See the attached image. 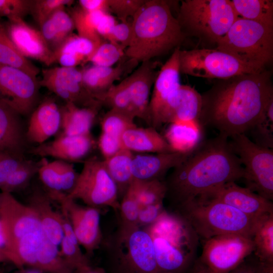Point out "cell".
<instances>
[{
    "label": "cell",
    "mask_w": 273,
    "mask_h": 273,
    "mask_svg": "<svg viewBox=\"0 0 273 273\" xmlns=\"http://www.w3.org/2000/svg\"><path fill=\"white\" fill-rule=\"evenodd\" d=\"M271 75L265 69L217 79L201 95L200 122L229 139L246 134L273 100Z\"/></svg>",
    "instance_id": "obj_1"
},
{
    "label": "cell",
    "mask_w": 273,
    "mask_h": 273,
    "mask_svg": "<svg viewBox=\"0 0 273 273\" xmlns=\"http://www.w3.org/2000/svg\"><path fill=\"white\" fill-rule=\"evenodd\" d=\"M244 169L229 144L218 134L203 141L164 180L173 208L225 183L243 178Z\"/></svg>",
    "instance_id": "obj_2"
},
{
    "label": "cell",
    "mask_w": 273,
    "mask_h": 273,
    "mask_svg": "<svg viewBox=\"0 0 273 273\" xmlns=\"http://www.w3.org/2000/svg\"><path fill=\"white\" fill-rule=\"evenodd\" d=\"M131 23V39L124 56L137 63L167 53L186 37L166 1L146 0Z\"/></svg>",
    "instance_id": "obj_3"
},
{
    "label": "cell",
    "mask_w": 273,
    "mask_h": 273,
    "mask_svg": "<svg viewBox=\"0 0 273 273\" xmlns=\"http://www.w3.org/2000/svg\"><path fill=\"white\" fill-rule=\"evenodd\" d=\"M171 212L186 221L204 241L230 234L252 239L263 216H251L219 201L200 196L173 208Z\"/></svg>",
    "instance_id": "obj_4"
},
{
    "label": "cell",
    "mask_w": 273,
    "mask_h": 273,
    "mask_svg": "<svg viewBox=\"0 0 273 273\" xmlns=\"http://www.w3.org/2000/svg\"><path fill=\"white\" fill-rule=\"evenodd\" d=\"M153 244L159 272L182 273L195 255L198 237L183 219L165 210L144 228Z\"/></svg>",
    "instance_id": "obj_5"
},
{
    "label": "cell",
    "mask_w": 273,
    "mask_h": 273,
    "mask_svg": "<svg viewBox=\"0 0 273 273\" xmlns=\"http://www.w3.org/2000/svg\"><path fill=\"white\" fill-rule=\"evenodd\" d=\"M105 248L108 273H159L153 242L144 228L119 224Z\"/></svg>",
    "instance_id": "obj_6"
},
{
    "label": "cell",
    "mask_w": 273,
    "mask_h": 273,
    "mask_svg": "<svg viewBox=\"0 0 273 273\" xmlns=\"http://www.w3.org/2000/svg\"><path fill=\"white\" fill-rule=\"evenodd\" d=\"M216 49L257 70L273 59V26L238 17Z\"/></svg>",
    "instance_id": "obj_7"
},
{
    "label": "cell",
    "mask_w": 273,
    "mask_h": 273,
    "mask_svg": "<svg viewBox=\"0 0 273 273\" xmlns=\"http://www.w3.org/2000/svg\"><path fill=\"white\" fill-rule=\"evenodd\" d=\"M238 18L230 0H185L176 19L183 31L217 43Z\"/></svg>",
    "instance_id": "obj_8"
},
{
    "label": "cell",
    "mask_w": 273,
    "mask_h": 273,
    "mask_svg": "<svg viewBox=\"0 0 273 273\" xmlns=\"http://www.w3.org/2000/svg\"><path fill=\"white\" fill-rule=\"evenodd\" d=\"M229 139V144L244 169L246 188L263 198L273 199V150L261 147L246 134Z\"/></svg>",
    "instance_id": "obj_9"
},
{
    "label": "cell",
    "mask_w": 273,
    "mask_h": 273,
    "mask_svg": "<svg viewBox=\"0 0 273 273\" xmlns=\"http://www.w3.org/2000/svg\"><path fill=\"white\" fill-rule=\"evenodd\" d=\"M68 198L80 199L87 206L99 208L107 206L118 213L119 199L117 186L109 174L104 160L96 157L84 162Z\"/></svg>",
    "instance_id": "obj_10"
},
{
    "label": "cell",
    "mask_w": 273,
    "mask_h": 273,
    "mask_svg": "<svg viewBox=\"0 0 273 273\" xmlns=\"http://www.w3.org/2000/svg\"><path fill=\"white\" fill-rule=\"evenodd\" d=\"M179 62L180 73L206 78L226 79L262 71L217 49L180 50Z\"/></svg>",
    "instance_id": "obj_11"
},
{
    "label": "cell",
    "mask_w": 273,
    "mask_h": 273,
    "mask_svg": "<svg viewBox=\"0 0 273 273\" xmlns=\"http://www.w3.org/2000/svg\"><path fill=\"white\" fill-rule=\"evenodd\" d=\"M252 239L239 235L216 236L204 240L199 258L216 273H229L253 253Z\"/></svg>",
    "instance_id": "obj_12"
},
{
    "label": "cell",
    "mask_w": 273,
    "mask_h": 273,
    "mask_svg": "<svg viewBox=\"0 0 273 273\" xmlns=\"http://www.w3.org/2000/svg\"><path fill=\"white\" fill-rule=\"evenodd\" d=\"M38 83L40 86L47 88L66 103L98 110L102 105L85 87L81 69L77 67L60 66L44 69Z\"/></svg>",
    "instance_id": "obj_13"
},
{
    "label": "cell",
    "mask_w": 273,
    "mask_h": 273,
    "mask_svg": "<svg viewBox=\"0 0 273 273\" xmlns=\"http://www.w3.org/2000/svg\"><path fill=\"white\" fill-rule=\"evenodd\" d=\"M39 86L36 77L26 71L0 64V100L21 116L33 111Z\"/></svg>",
    "instance_id": "obj_14"
},
{
    "label": "cell",
    "mask_w": 273,
    "mask_h": 273,
    "mask_svg": "<svg viewBox=\"0 0 273 273\" xmlns=\"http://www.w3.org/2000/svg\"><path fill=\"white\" fill-rule=\"evenodd\" d=\"M0 219L14 264L15 248L27 236L42 232L38 215L30 205L18 201L11 193L2 192Z\"/></svg>",
    "instance_id": "obj_15"
},
{
    "label": "cell",
    "mask_w": 273,
    "mask_h": 273,
    "mask_svg": "<svg viewBox=\"0 0 273 273\" xmlns=\"http://www.w3.org/2000/svg\"><path fill=\"white\" fill-rule=\"evenodd\" d=\"M51 197L66 207L79 245L87 253H92L97 248L102 239L99 208L80 206L63 192L53 194Z\"/></svg>",
    "instance_id": "obj_16"
},
{
    "label": "cell",
    "mask_w": 273,
    "mask_h": 273,
    "mask_svg": "<svg viewBox=\"0 0 273 273\" xmlns=\"http://www.w3.org/2000/svg\"><path fill=\"white\" fill-rule=\"evenodd\" d=\"M198 196L219 201L255 217L273 212L272 201L238 186L235 181L225 183Z\"/></svg>",
    "instance_id": "obj_17"
},
{
    "label": "cell",
    "mask_w": 273,
    "mask_h": 273,
    "mask_svg": "<svg viewBox=\"0 0 273 273\" xmlns=\"http://www.w3.org/2000/svg\"><path fill=\"white\" fill-rule=\"evenodd\" d=\"M4 25L15 46L24 57L37 60L48 66L55 63L54 52L40 30L24 19L8 21Z\"/></svg>",
    "instance_id": "obj_18"
},
{
    "label": "cell",
    "mask_w": 273,
    "mask_h": 273,
    "mask_svg": "<svg viewBox=\"0 0 273 273\" xmlns=\"http://www.w3.org/2000/svg\"><path fill=\"white\" fill-rule=\"evenodd\" d=\"M202 97L194 87L180 84L169 97L152 127L178 121L199 120Z\"/></svg>",
    "instance_id": "obj_19"
},
{
    "label": "cell",
    "mask_w": 273,
    "mask_h": 273,
    "mask_svg": "<svg viewBox=\"0 0 273 273\" xmlns=\"http://www.w3.org/2000/svg\"><path fill=\"white\" fill-rule=\"evenodd\" d=\"M156 62L152 60L141 63L132 74L124 80L129 93L135 117L151 125L149 113L150 94L158 71Z\"/></svg>",
    "instance_id": "obj_20"
},
{
    "label": "cell",
    "mask_w": 273,
    "mask_h": 273,
    "mask_svg": "<svg viewBox=\"0 0 273 273\" xmlns=\"http://www.w3.org/2000/svg\"><path fill=\"white\" fill-rule=\"evenodd\" d=\"M94 144L90 133L80 135L63 134L54 141L30 148L28 152L42 158L50 156L67 162L77 161L89 152Z\"/></svg>",
    "instance_id": "obj_21"
},
{
    "label": "cell",
    "mask_w": 273,
    "mask_h": 273,
    "mask_svg": "<svg viewBox=\"0 0 273 273\" xmlns=\"http://www.w3.org/2000/svg\"><path fill=\"white\" fill-rule=\"evenodd\" d=\"M180 50L179 47L174 49L171 56L158 71L154 81L149 102L152 127L155 123L169 97L181 84L179 81Z\"/></svg>",
    "instance_id": "obj_22"
},
{
    "label": "cell",
    "mask_w": 273,
    "mask_h": 273,
    "mask_svg": "<svg viewBox=\"0 0 273 273\" xmlns=\"http://www.w3.org/2000/svg\"><path fill=\"white\" fill-rule=\"evenodd\" d=\"M26 131L21 115L0 100V154L25 157Z\"/></svg>",
    "instance_id": "obj_23"
},
{
    "label": "cell",
    "mask_w": 273,
    "mask_h": 273,
    "mask_svg": "<svg viewBox=\"0 0 273 273\" xmlns=\"http://www.w3.org/2000/svg\"><path fill=\"white\" fill-rule=\"evenodd\" d=\"M60 109L52 98L44 99L31 112L26 131L29 143L41 144L61 127Z\"/></svg>",
    "instance_id": "obj_24"
},
{
    "label": "cell",
    "mask_w": 273,
    "mask_h": 273,
    "mask_svg": "<svg viewBox=\"0 0 273 273\" xmlns=\"http://www.w3.org/2000/svg\"><path fill=\"white\" fill-rule=\"evenodd\" d=\"M190 154L171 152L134 155L132 161L133 179L163 180L165 173L183 163Z\"/></svg>",
    "instance_id": "obj_25"
},
{
    "label": "cell",
    "mask_w": 273,
    "mask_h": 273,
    "mask_svg": "<svg viewBox=\"0 0 273 273\" xmlns=\"http://www.w3.org/2000/svg\"><path fill=\"white\" fill-rule=\"evenodd\" d=\"M134 118L117 110L110 109L101 121V133L98 146L104 159L122 148L121 137L128 129L136 126Z\"/></svg>",
    "instance_id": "obj_26"
},
{
    "label": "cell",
    "mask_w": 273,
    "mask_h": 273,
    "mask_svg": "<svg viewBox=\"0 0 273 273\" xmlns=\"http://www.w3.org/2000/svg\"><path fill=\"white\" fill-rule=\"evenodd\" d=\"M204 126L199 120L169 123L164 138L174 152L190 154L203 141Z\"/></svg>",
    "instance_id": "obj_27"
},
{
    "label": "cell",
    "mask_w": 273,
    "mask_h": 273,
    "mask_svg": "<svg viewBox=\"0 0 273 273\" xmlns=\"http://www.w3.org/2000/svg\"><path fill=\"white\" fill-rule=\"evenodd\" d=\"M122 148L131 152L166 153L174 152L163 136L152 127L127 129L121 137Z\"/></svg>",
    "instance_id": "obj_28"
},
{
    "label": "cell",
    "mask_w": 273,
    "mask_h": 273,
    "mask_svg": "<svg viewBox=\"0 0 273 273\" xmlns=\"http://www.w3.org/2000/svg\"><path fill=\"white\" fill-rule=\"evenodd\" d=\"M99 45L72 33L53 52L55 62L60 66L76 67L87 63Z\"/></svg>",
    "instance_id": "obj_29"
},
{
    "label": "cell",
    "mask_w": 273,
    "mask_h": 273,
    "mask_svg": "<svg viewBox=\"0 0 273 273\" xmlns=\"http://www.w3.org/2000/svg\"><path fill=\"white\" fill-rule=\"evenodd\" d=\"M60 109L63 134L80 135L90 133L98 109L80 107L72 103H66Z\"/></svg>",
    "instance_id": "obj_30"
},
{
    "label": "cell",
    "mask_w": 273,
    "mask_h": 273,
    "mask_svg": "<svg viewBox=\"0 0 273 273\" xmlns=\"http://www.w3.org/2000/svg\"><path fill=\"white\" fill-rule=\"evenodd\" d=\"M30 205L38 215L45 236L54 244L60 245L64 237L61 213L53 210L47 197L39 192L33 195Z\"/></svg>",
    "instance_id": "obj_31"
},
{
    "label": "cell",
    "mask_w": 273,
    "mask_h": 273,
    "mask_svg": "<svg viewBox=\"0 0 273 273\" xmlns=\"http://www.w3.org/2000/svg\"><path fill=\"white\" fill-rule=\"evenodd\" d=\"M39 27L44 40L53 52L75 29L72 18L65 11V8L56 11Z\"/></svg>",
    "instance_id": "obj_32"
},
{
    "label": "cell",
    "mask_w": 273,
    "mask_h": 273,
    "mask_svg": "<svg viewBox=\"0 0 273 273\" xmlns=\"http://www.w3.org/2000/svg\"><path fill=\"white\" fill-rule=\"evenodd\" d=\"M133 156L132 152L122 148L104 160L106 167L117 186L119 199L122 198L133 180L132 173Z\"/></svg>",
    "instance_id": "obj_33"
},
{
    "label": "cell",
    "mask_w": 273,
    "mask_h": 273,
    "mask_svg": "<svg viewBox=\"0 0 273 273\" xmlns=\"http://www.w3.org/2000/svg\"><path fill=\"white\" fill-rule=\"evenodd\" d=\"M231 2L238 17L273 26V1L232 0Z\"/></svg>",
    "instance_id": "obj_34"
},
{
    "label": "cell",
    "mask_w": 273,
    "mask_h": 273,
    "mask_svg": "<svg viewBox=\"0 0 273 273\" xmlns=\"http://www.w3.org/2000/svg\"><path fill=\"white\" fill-rule=\"evenodd\" d=\"M0 64L23 70L36 77L39 69L24 57L10 38L5 25L0 21Z\"/></svg>",
    "instance_id": "obj_35"
},
{
    "label": "cell",
    "mask_w": 273,
    "mask_h": 273,
    "mask_svg": "<svg viewBox=\"0 0 273 273\" xmlns=\"http://www.w3.org/2000/svg\"><path fill=\"white\" fill-rule=\"evenodd\" d=\"M253 253L261 261L273 264V212L263 216L254 232Z\"/></svg>",
    "instance_id": "obj_36"
},
{
    "label": "cell",
    "mask_w": 273,
    "mask_h": 273,
    "mask_svg": "<svg viewBox=\"0 0 273 273\" xmlns=\"http://www.w3.org/2000/svg\"><path fill=\"white\" fill-rule=\"evenodd\" d=\"M129 187L140 208L163 203L165 198L166 188L164 180L133 179Z\"/></svg>",
    "instance_id": "obj_37"
},
{
    "label": "cell",
    "mask_w": 273,
    "mask_h": 273,
    "mask_svg": "<svg viewBox=\"0 0 273 273\" xmlns=\"http://www.w3.org/2000/svg\"><path fill=\"white\" fill-rule=\"evenodd\" d=\"M104 11L87 12L79 7L72 9L70 16L74 22L75 29L79 36L88 39L98 45L104 40L97 33L98 24L104 14Z\"/></svg>",
    "instance_id": "obj_38"
},
{
    "label": "cell",
    "mask_w": 273,
    "mask_h": 273,
    "mask_svg": "<svg viewBox=\"0 0 273 273\" xmlns=\"http://www.w3.org/2000/svg\"><path fill=\"white\" fill-rule=\"evenodd\" d=\"M68 267H71L62 258L58 246L44 235L37 253L36 269L57 273Z\"/></svg>",
    "instance_id": "obj_39"
},
{
    "label": "cell",
    "mask_w": 273,
    "mask_h": 273,
    "mask_svg": "<svg viewBox=\"0 0 273 273\" xmlns=\"http://www.w3.org/2000/svg\"><path fill=\"white\" fill-rule=\"evenodd\" d=\"M102 105L113 109L134 118H135L130 98L124 80L112 85L106 92L96 97Z\"/></svg>",
    "instance_id": "obj_40"
},
{
    "label": "cell",
    "mask_w": 273,
    "mask_h": 273,
    "mask_svg": "<svg viewBox=\"0 0 273 273\" xmlns=\"http://www.w3.org/2000/svg\"><path fill=\"white\" fill-rule=\"evenodd\" d=\"M248 131L254 143L264 148H273V100Z\"/></svg>",
    "instance_id": "obj_41"
},
{
    "label": "cell",
    "mask_w": 273,
    "mask_h": 273,
    "mask_svg": "<svg viewBox=\"0 0 273 273\" xmlns=\"http://www.w3.org/2000/svg\"><path fill=\"white\" fill-rule=\"evenodd\" d=\"M41 163V160L35 162L26 159L0 188L2 192L11 193L26 186L32 177L37 173Z\"/></svg>",
    "instance_id": "obj_42"
},
{
    "label": "cell",
    "mask_w": 273,
    "mask_h": 273,
    "mask_svg": "<svg viewBox=\"0 0 273 273\" xmlns=\"http://www.w3.org/2000/svg\"><path fill=\"white\" fill-rule=\"evenodd\" d=\"M124 56V50L118 44L103 41L98 47L87 62L93 65L112 67Z\"/></svg>",
    "instance_id": "obj_43"
},
{
    "label": "cell",
    "mask_w": 273,
    "mask_h": 273,
    "mask_svg": "<svg viewBox=\"0 0 273 273\" xmlns=\"http://www.w3.org/2000/svg\"><path fill=\"white\" fill-rule=\"evenodd\" d=\"M60 245L61 255L70 267L79 272L90 269L87 258L80 250L79 243H74L64 236Z\"/></svg>",
    "instance_id": "obj_44"
},
{
    "label": "cell",
    "mask_w": 273,
    "mask_h": 273,
    "mask_svg": "<svg viewBox=\"0 0 273 273\" xmlns=\"http://www.w3.org/2000/svg\"><path fill=\"white\" fill-rule=\"evenodd\" d=\"M140 206L131 189L129 187L119 202V223L127 226H139L138 216Z\"/></svg>",
    "instance_id": "obj_45"
},
{
    "label": "cell",
    "mask_w": 273,
    "mask_h": 273,
    "mask_svg": "<svg viewBox=\"0 0 273 273\" xmlns=\"http://www.w3.org/2000/svg\"><path fill=\"white\" fill-rule=\"evenodd\" d=\"M73 0H32L30 13L40 26L58 10L70 6Z\"/></svg>",
    "instance_id": "obj_46"
},
{
    "label": "cell",
    "mask_w": 273,
    "mask_h": 273,
    "mask_svg": "<svg viewBox=\"0 0 273 273\" xmlns=\"http://www.w3.org/2000/svg\"><path fill=\"white\" fill-rule=\"evenodd\" d=\"M32 0H0V17L8 21L24 19L30 13Z\"/></svg>",
    "instance_id": "obj_47"
},
{
    "label": "cell",
    "mask_w": 273,
    "mask_h": 273,
    "mask_svg": "<svg viewBox=\"0 0 273 273\" xmlns=\"http://www.w3.org/2000/svg\"><path fill=\"white\" fill-rule=\"evenodd\" d=\"M41 163L37 173L43 185L49 190L50 193L62 192L60 177L54 161L49 162L42 158Z\"/></svg>",
    "instance_id": "obj_48"
},
{
    "label": "cell",
    "mask_w": 273,
    "mask_h": 273,
    "mask_svg": "<svg viewBox=\"0 0 273 273\" xmlns=\"http://www.w3.org/2000/svg\"><path fill=\"white\" fill-rule=\"evenodd\" d=\"M146 0H108L109 12L115 14L121 22L133 17Z\"/></svg>",
    "instance_id": "obj_49"
},
{
    "label": "cell",
    "mask_w": 273,
    "mask_h": 273,
    "mask_svg": "<svg viewBox=\"0 0 273 273\" xmlns=\"http://www.w3.org/2000/svg\"><path fill=\"white\" fill-rule=\"evenodd\" d=\"M229 273H273V264L261 261L253 253Z\"/></svg>",
    "instance_id": "obj_50"
},
{
    "label": "cell",
    "mask_w": 273,
    "mask_h": 273,
    "mask_svg": "<svg viewBox=\"0 0 273 273\" xmlns=\"http://www.w3.org/2000/svg\"><path fill=\"white\" fill-rule=\"evenodd\" d=\"M54 162L58 170L62 191L69 193L73 189L78 174L72 164L61 160H55Z\"/></svg>",
    "instance_id": "obj_51"
},
{
    "label": "cell",
    "mask_w": 273,
    "mask_h": 273,
    "mask_svg": "<svg viewBox=\"0 0 273 273\" xmlns=\"http://www.w3.org/2000/svg\"><path fill=\"white\" fill-rule=\"evenodd\" d=\"M26 159L25 157L0 154V188Z\"/></svg>",
    "instance_id": "obj_52"
},
{
    "label": "cell",
    "mask_w": 273,
    "mask_h": 273,
    "mask_svg": "<svg viewBox=\"0 0 273 273\" xmlns=\"http://www.w3.org/2000/svg\"><path fill=\"white\" fill-rule=\"evenodd\" d=\"M132 35L131 23H117L112 32L110 42L119 45L124 51L129 46Z\"/></svg>",
    "instance_id": "obj_53"
},
{
    "label": "cell",
    "mask_w": 273,
    "mask_h": 273,
    "mask_svg": "<svg viewBox=\"0 0 273 273\" xmlns=\"http://www.w3.org/2000/svg\"><path fill=\"white\" fill-rule=\"evenodd\" d=\"M163 203L140 208L138 223L141 228L146 227L154 222L164 211Z\"/></svg>",
    "instance_id": "obj_54"
},
{
    "label": "cell",
    "mask_w": 273,
    "mask_h": 273,
    "mask_svg": "<svg viewBox=\"0 0 273 273\" xmlns=\"http://www.w3.org/2000/svg\"><path fill=\"white\" fill-rule=\"evenodd\" d=\"M114 16L106 12L101 18L97 29V33L104 40L110 41L113 30L117 23Z\"/></svg>",
    "instance_id": "obj_55"
},
{
    "label": "cell",
    "mask_w": 273,
    "mask_h": 273,
    "mask_svg": "<svg viewBox=\"0 0 273 273\" xmlns=\"http://www.w3.org/2000/svg\"><path fill=\"white\" fill-rule=\"evenodd\" d=\"M78 4L79 7L85 12H109L108 0H79Z\"/></svg>",
    "instance_id": "obj_56"
},
{
    "label": "cell",
    "mask_w": 273,
    "mask_h": 273,
    "mask_svg": "<svg viewBox=\"0 0 273 273\" xmlns=\"http://www.w3.org/2000/svg\"><path fill=\"white\" fill-rule=\"evenodd\" d=\"M0 257L2 259H7L10 261L12 259V254L9 248L6 236L5 235L2 223L0 219Z\"/></svg>",
    "instance_id": "obj_57"
},
{
    "label": "cell",
    "mask_w": 273,
    "mask_h": 273,
    "mask_svg": "<svg viewBox=\"0 0 273 273\" xmlns=\"http://www.w3.org/2000/svg\"><path fill=\"white\" fill-rule=\"evenodd\" d=\"M191 273H216L203 264L199 259H197L192 268Z\"/></svg>",
    "instance_id": "obj_58"
},
{
    "label": "cell",
    "mask_w": 273,
    "mask_h": 273,
    "mask_svg": "<svg viewBox=\"0 0 273 273\" xmlns=\"http://www.w3.org/2000/svg\"><path fill=\"white\" fill-rule=\"evenodd\" d=\"M73 269L71 267H68L60 272L57 273H71Z\"/></svg>",
    "instance_id": "obj_59"
},
{
    "label": "cell",
    "mask_w": 273,
    "mask_h": 273,
    "mask_svg": "<svg viewBox=\"0 0 273 273\" xmlns=\"http://www.w3.org/2000/svg\"><path fill=\"white\" fill-rule=\"evenodd\" d=\"M79 273H102L100 271L92 270L91 268L85 271H81Z\"/></svg>",
    "instance_id": "obj_60"
},
{
    "label": "cell",
    "mask_w": 273,
    "mask_h": 273,
    "mask_svg": "<svg viewBox=\"0 0 273 273\" xmlns=\"http://www.w3.org/2000/svg\"><path fill=\"white\" fill-rule=\"evenodd\" d=\"M40 270L36 269V270H27L25 272H23L22 273H41Z\"/></svg>",
    "instance_id": "obj_61"
},
{
    "label": "cell",
    "mask_w": 273,
    "mask_h": 273,
    "mask_svg": "<svg viewBox=\"0 0 273 273\" xmlns=\"http://www.w3.org/2000/svg\"><path fill=\"white\" fill-rule=\"evenodd\" d=\"M2 193H0V205H1V201H2Z\"/></svg>",
    "instance_id": "obj_62"
},
{
    "label": "cell",
    "mask_w": 273,
    "mask_h": 273,
    "mask_svg": "<svg viewBox=\"0 0 273 273\" xmlns=\"http://www.w3.org/2000/svg\"><path fill=\"white\" fill-rule=\"evenodd\" d=\"M159 273H170V272H159Z\"/></svg>",
    "instance_id": "obj_63"
},
{
    "label": "cell",
    "mask_w": 273,
    "mask_h": 273,
    "mask_svg": "<svg viewBox=\"0 0 273 273\" xmlns=\"http://www.w3.org/2000/svg\"><path fill=\"white\" fill-rule=\"evenodd\" d=\"M0 259H2L1 257H0Z\"/></svg>",
    "instance_id": "obj_64"
}]
</instances>
